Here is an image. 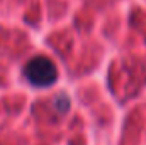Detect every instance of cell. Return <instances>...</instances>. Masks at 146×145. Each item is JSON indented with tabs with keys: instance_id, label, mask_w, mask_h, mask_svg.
<instances>
[{
	"instance_id": "obj_1",
	"label": "cell",
	"mask_w": 146,
	"mask_h": 145,
	"mask_svg": "<svg viewBox=\"0 0 146 145\" xmlns=\"http://www.w3.org/2000/svg\"><path fill=\"white\" fill-rule=\"evenodd\" d=\"M24 77L34 87H48V85L56 82L58 70H56V65L48 56L39 55V56H34L33 60H29L26 63Z\"/></svg>"
}]
</instances>
